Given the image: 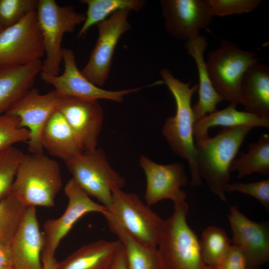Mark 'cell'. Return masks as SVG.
I'll return each instance as SVG.
<instances>
[{
    "instance_id": "cell-22",
    "label": "cell",
    "mask_w": 269,
    "mask_h": 269,
    "mask_svg": "<svg viewBox=\"0 0 269 269\" xmlns=\"http://www.w3.org/2000/svg\"><path fill=\"white\" fill-rule=\"evenodd\" d=\"M43 148L66 163L83 152L63 115L57 110L48 119L41 134Z\"/></svg>"
},
{
    "instance_id": "cell-41",
    "label": "cell",
    "mask_w": 269,
    "mask_h": 269,
    "mask_svg": "<svg viewBox=\"0 0 269 269\" xmlns=\"http://www.w3.org/2000/svg\"><path fill=\"white\" fill-rule=\"evenodd\" d=\"M4 28L1 26V25L0 24V33L2 31V30Z\"/></svg>"
},
{
    "instance_id": "cell-15",
    "label": "cell",
    "mask_w": 269,
    "mask_h": 269,
    "mask_svg": "<svg viewBox=\"0 0 269 269\" xmlns=\"http://www.w3.org/2000/svg\"><path fill=\"white\" fill-rule=\"evenodd\" d=\"M160 4L166 30L179 40L200 35L214 17L207 0H161Z\"/></svg>"
},
{
    "instance_id": "cell-35",
    "label": "cell",
    "mask_w": 269,
    "mask_h": 269,
    "mask_svg": "<svg viewBox=\"0 0 269 269\" xmlns=\"http://www.w3.org/2000/svg\"><path fill=\"white\" fill-rule=\"evenodd\" d=\"M214 268L216 269H249L244 253L239 247L233 245H231L226 254Z\"/></svg>"
},
{
    "instance_id": "cell-18",
    "label": "cell",
    "mask_w": 269,
    "mask_h": 269,
    "mask_svg": "<svg viewBox=\"0 0 269 269\" xmlns=\"http://www.w3.org/2000/svg\"><path fill=\"white\" fill-rule=\"evenodd\" d=\"M36 207H26L10 244L14 269H42L44 245Z\"/></svg>"
},
{
    "instance_id": "cell-2",
    "label": "cell",
    "mask_w": 269,
    "mask_h": 269,
    "mask_svg": "<svg viewBox=\"0 0 269 269\" xmlns=\"http://www.w3.org/2000/svg\"><path fill=\"white\" fill-rule=\"evenodd\" d=\"M253 128L250 126L224 128L215 136L195 143L198 172L209 189L223 201L227 200L225 189L230 179L232 162Z\"/></svg>"
},
{
    "instance_id": "cell-38",
    "label": "cell",
    "mask_w": 269,
    "mask_h": 269,
    "mask_svg": "<svg viewBox=\"0 0 269 269\" xmlns=\"http://www.w3.org/2000/svg\"><path fill=\"white\" fill-rule=\"evenodd\" d=\"M42 269H57V263L55 253L42 251L41 255Z\"/></svg>"
},
{
    "instance_id": "cell-30",
    "label": "cell",
    "mask_w": 269,
    "mask_h": 269,
    "mask_svg": "<svg viewBox=\"0 0 269 269\" xmlns=\"http://www.w3.org/2000/svg\"><path fill=\"white\" fill-rule=\"evenodd\" d=\"M23 154L14 146L0 151V201L11 192L17 169Z\"/></svg>"
},
{
    "instance_id": "cell-19",
    "label": "cell",
    "mask_w": 269,
    "mask_h": 269,
    "mask_svg": "<svg viewBox=\"0 0 269 269\" xmlns=\"http://www.w3.org/2000/svg\"><path fill=\"white\" fill-rule=\"evenodd\" d=\"M239 104L246 112L269 119V67L257 61L245 71L241 81Z\"/></svg>"
},
{
    "instance_id": "cell-34",
    "label": "cell",
    "mask_w": 269,
    "mask_h": 269,
    "mask_svg": "<svg viewBox=\"0 0 269 269\" xmlns=\"http://www.w3.org/2000/svg\"><path fill=\"white\" fill-rule=\"evenodd\" d=\"M238 191L249 194L258 200L266 209L269 211V179L250 182L229 183L226 192Z\"/></svg>"
},
{
    "instance_id": "cell-11",
    "label": "cell",
    "mask_w": 269,
    "mask_h": 269,
    "mask_svg": "<svg viewBox=\"0 0 269 269\" xmlns=\"http://www.w3.org/2000/svg\"><path fill=\"white\" fill-rule=\"evenodd\" d=\"M62 58L64 69L61 75L40 73L41 79L53 86L54 90L61 98L105 99L121 103L126 95L149 86L117 91L105 90L90 82L82 74L77 67L75 56L71 49L63 48Z\"/></svg>"
},
{
    "instance_id": "cell-10",
    "label": "cell",
    "mask_w": 269,
    "mask_h": 269,
    "mask_svg": "<svg viewBox=\"0 0 269 269\" xmlns=\"http://www.w3.org/2000/svg\"><path fill=\"white\" fill-rule=\"evenodd\" d=\"M131 10H119L96 25L98 36L89 60L81 70L82 74L98 87L107 80L112 66L115 48L122 35L129 30L128 20Z\"/></svg>"
},
{
    "instance_id": "cell-39",
    "label": "cell",
    "mask_w": 269,
    "mask_h": 269,
    "mask_svg": "<svg viewBox=\"0 0 269 269\" xmlns=\"http://www.w3.org/2000/svg\"><path fill=\"white\" fill-rule=\"evenodd\" d=\"M206 269H216L213 267L207 266L206 268Z\"/></svg>"
},
{
    "instance_id": "cell-28",
    "label": "cell",
    "mask_w": 269,
    "mask_h": 269,
    "mask_svg": "<svg viewBox=\"0 0 269 269\" xmlns=\"http://www.w3.org/2000/svg\"><path fill=\"white\" fill-rule=\"evenodd\" d=\"M200 245L204 263L206 266L214 267L228 251L231 241L225 230L211 226L203 232Z\"/></svg>"
},
{
    "instance_id": "cell-31",
    "label": "cell",
    "mask_w": 269,
    "mask_h": 269,
    "mask_svg": "<svg viewBox=\"0 0 269 269\" xmlns=\"http://www.w3.org/2000/svg\"><path fill=\"white\" fill-rule=\"evenodd\" d=\"M29 137V131L20 126L18 118L5 113L0 115V151L15 143L27 142Z\"/></svg>"
},
{
    "instance_id": "cell-32",
    "label": "cell",
    "mask_w": 269,
    "mask_h": 269,
    "mask_svg": "<svg viewBox=\"0 0 269 269\" xmlns=\"http://www.w3.org/2000/svg\"><path fill=\"white\" fill-rule=\"evenodd\" d=\"M37 3L36 0H0V24L4 29L13 25L36 10Z\"/></svg>"
},
{
    "instance_id": "cell-16",
    "label": "cell",
    "mask_w": 269,
    "mask_h": 269,
    "mask_svg": "<svg viewBox=\"0 0 269 269\" xmlns=\"http://www.w3.org/2000/svg\"><path fill=\"white\" fill-rule=\"evenodd\" d=\"M57 110L63 115L82 151L97 148L104 111L98 100L62 98Z\"/></svg>"
},
{
    "instance_id": "cell-13",
    "label": "cell",
    "mask_w": 269,
    "mask_h": 269,
    "mask_svg": "<svg viewBox=\"0 0 269 269\" xmlns=\"http://www.w3.org/2000/svg\"><path fill=\"white\" fill-rule=\"evenodd\" d=\"M64 192L68 199L65 210L59 217L48 219L44 224L42 251L55 253L61 240L85 214L97 212L104 216L108 212L104 206L91 199L72 178L66 183Z\"/></svg>"
},
{
    "instance_id": "cell-29",
    "label": "cell",
    "mask_w": 269,
    "mask_h": 269,
    "mask_svg": "<svg viewBox=\"0 0 269 269\" xmlns=\"http://www.w3.org/2000/svg\"><path fill=\"white\" fill-rule=\"evenodd\" d=\"M26 207L12 192L0 201V243L10 245Z\"/></svg>"
},
{
    "instance_id": "cell-23",
    "label": "cell",
    "mask_w": 269,
    "mask_h": 269,
    "mask_svg": "<svg viewBox=\"0 0 269 269\" xmlns=\"http://www.w3.org/2000/svg\"><path fill=\"white\" fill-rule=\"evenodd\" d=\"M121 246L119 240L85 245L57 263V269H108Z\"/></svg>"
},
{
    "instance_id": "cell-17",
    "label": "cell",
    "mask_w": 269,
    "mask_h": 269,
    "mask_svg": "<svg viewBox=\"0 0 269 269\" xmlns=\"http://www.w3.org/2000/svg\"><path fill=\"white\" fill-rule=\"evenodd\" d=\"M232 232V245L244 253L249 269H259L269 260V228L266 223L253 221L237 206L228 215Z\"/></svg>"
},
{
    "instance_id": "cell-27",
    "label": "cell",
    "mask_w": 269,
    "mask_h": 269,
    "mask_svg": "<svg viewBox=\"0 0 269 269\" xmlns=\"http://www.w3.org/2000/svg\"><path fill=\"white\" fill-rule=\"evenodd\" d=\"M87 5L85 19L77 33V37L84 36L94 25L101 22L121 10L129 9L139 11L145 4L143 0H82Z\"/></svg>"
},
{
    "instance_id": "cell-3",
    "label": "cell",
    "mask_w": 269,
    "mask_h": 269,
    "mask_svg": "<svg viewBox=\"0 0 269 269\" xmlns=\"http://www.w3.org/2000/svg\"><path fill=\"white\" fill-rule=\"evenodd\" d=\"M62 187L59 163L43 152L23 154L11 192L26 207H52Z\"/></svg>"
},
{
    "instance_id": "cell-6",
    "label": "cell",
    "mask_w": 269,
    "mask_h": 269,
    "mask_svg": "<svg viewBox=\"0 0 269 269\" xmlns=\"http://www.w3.org/2000/svg\"><path fill=\"white\" fill-rule=\"evenodd\" d=\"M35 11L46 56L40 73L58 75L63 36L73 32L78 24L83 23L85 14L78 12L72 5L61 6L54 0H38Z\"/></svg>"
},
{
    "instance_id": "cell-9",
    "label": "cell",
    "mask_w": 269,
    "mask_h": 269,
    "mask_svg": "<svg viewBox=\"0 0 269 269\" xmlns=\"http://www.w3.org/2000/svg\"><path fill=\"white\" fill-rule=\"evenodd\" d=\"M44 55L35 10L0 33V68L24 65Z\"/></svg>"
},
{
    "instance_id": "cell-8",
    "label": "cell",
    "mask_w": 269,
    "mask_h": 269,
    "mask_svg": "<svg viewBox=\"0 0 269 269\" xmlns=\"http://www.w3.org/2000/svg\"><path fill=\"white\" fill-rule=\"evenodd\" d=\"M66 164L79 186L108 210L112 205L113 190L125 185V178L111 167L100 148L84 151Z\"/></svg>"
},
{
    "instance_id": "cell-21",
    "label": "cell",
    "mask_w": 269,
    "mask_h": 269,
    "mask_svg": "<svg viewBox=\"0 0 269 269\" xmlns=\"http://www.w3.org/2000/svg\"><path fill=\"white\" fill-rule=\"evenodd\" d=\"M42 64L38 60L24 65L0 68V115L31 89Z\"/></svg>"
},
{
    "instance_id": "cell-7",
    "label": "cell",
    "mask_w": 269,
    "mask_h": 269,
    "mask_svg": "<svg viewBox=\"0 0 269 269\" xmlns=\"http://www.w3.org/2000/svg\"><path fill=\"white\" fill-rule=\"evenodd\" d=\"M220 41V46L209 54L207 71L214 88L224 101L237 106L243 75L259 59L256 53L242 50L235 43Z\"/></svg>"
},
{
    "instance_id": "cell-1",
    "label": "cell",
    "mask_w": 269,
    "mask_h": 269,
    "mask_svg": "<svg viewBox=\"0 0 269 269\" xmlns=\"http://www.w3.org/2000/svg\"><path fill=\"white\" fill-rule=\"evenodd\" d=\"M162 81L172 94L176 104L174 116L168 117L162 129V134L175 154L187 161L190 172V184L200 186L202 184L195 161L193 127L196 122L191 100L198 91V85L190 86L191 81L185 83L174 77L167 68L160 71Z\"/></svg>"
},
{
    "instance_id": "cell-25",
    "label": "cell",
    "mask_w": 269,
    "mask_h": 269,
    "mask_svg": "<svg viewBox=\"0 0 269 269\" xmlns=\"http://www.w3.org/2000/svg\"><path fill=\"white\" fill-rule=\"evenodd\" d=\"M110 229L122 244L128 269H164L157 248L140 244L120 229Z\"/></svg>"
},
{
    "instance_id": "cell-26",
    "label": "cell",
    "mask_w": 269,
    "mask_h": 269,
    "mask_svg": "<svg viewBox=\"0 0 269 269\" xmlns=\"http://www.w3.org/2000/svg\"><path fill=\"white\" fill-rule=\"evenodd\" d=\"M247 152H240V157L235 159L230 171H237L238 178L259 173L269 175V135L262 134L256 142L249 145Z\"/></svg>"
},
{
    "instance_id": "cell-12",
    "label": "cell",
    "mask_w": 269,
    "mask_h": 269,
    "mask_svg": "<svg viewBox=\"0 0 269 269\" xmlns=\"http://www.w3.org/2000/svg\"><path fill=\"white\" fill-rule=\"evenodd\" d=\"M61 98L55 90L42 94L37 89L31 88L5 113L18 118L20 126L29 131L26 142L30 153L43 152V129L57 110Z\"/></svg>"
},
{
    "instance_id": "cell-24",
    "label": "cell",
    "mask_w": 269,
    "mask_h": 269,
    "mask_svg": "<svg viewBox=\"0 0 269 269\" xmlns=\"http://www.w3.org/2000/svg\"><path fill=\"white\" fill-rule=\"evenodd\" d=\"M237 106L230 104L225 109L208 114L195 122L193 127V136L196 142L209 138V129L213 127L225 128L239 126H250L253 128L269 127V119L260 118L246 111H238Z\"/></svg>"
},
{
    "instance_id": "cell-40",
    "label": "cell",
    "mask_w": 269,
    "mask_h": 269,
    "mask_svg": "<svg viewBox=\"0 0 269 269\" xmlns=\"http://www.w3.org/2000/svg\"><path fill=\"white\" fill-rule=\"evenodd\" d=\"M0 269H14L13 268H1L0 267Z\"/></svg>"
},
{
    "instance_id": "cell-37",
    "label": "cell",
    "mask_w": 269,
    "mask_h": 269,
    "mask_svg": "<svg viewBox=\"0 0 269 269\" xmlns=\"http://www.w3.org/2000/svg\"><path fill=\"white\" fill-rule=\"evenodd\" d=\"M108 269H128L125 252L122 244Z\"/></svg>"
},
{
    "instance_id": "cell-33",
    "label": "cell",
    "mask_w": 269,
    "mask_h": 269,
    "mask_svg": "<svg viewBox=\"0 0 269 269\" xmlns=\"http://www.w3.org/2000/svg\"><path fill=\"white\" fill-rule=\"evenodd\" d=\"M213 16H224L250 12L258 7L260 0H207Z\"/></svg>"
},
{
    "instance_id": "cell-36",
    "label": "cell",
    "mask_w": 269,
    "mask_h": 269,
    "mask_svg": "<svg viewBox=\"0 0 269 269\" xmlns=\"http://www.w3.org/2000/svg\"><path fill=\"white\" fill-rule=\"evenodd\" d=\"M13 256L10 245L0 243V267L13 268Z\"/></svg>"
},
{
    "instance_id": "cell-5",
    "label": "cell",
    "mask_w": 269,
    "mask_h": 269,
    "mask_svg": "<svg viewBox=\"0 0 269 269\" xmlns=\"http://www.w3.org/2000/svg\"><path fill=\"white\" fill-rule=\"evenodd\" d=\"M104 216L110 229H120L140 244L157 248L164 220L135 193L113 190L111 206Z\"/></svg>"
},
{
    "instance_id": "cell-20",
    "label": "cell",
    "mask_w": 269,
    "mask_h": 269,
    "mask_svg": "<svg viewBox=\"0 0 269 269\" xmlns=\"http://www.w3.org/2000/svg\"><path fill=\"white\" fill-rule=\"evenodd\" d=\"M207 42L203 36L199 35L186 41L185 47L194 59L199 77V98L192 107L196 121L217 110L216 106L224 101L214 88L210 80L204 57Z\"/></svg>"
},
{
    "instance_id": "cell-14",
    "label": "cell",
    "mask_w": 269,
    "mask_h": 269,
    "mask_svg": "<svg viewBox=\"0 0 269 269\" xmlns=\"http://www.w3.org/2000/svg\"><path fill=\"white\" fill-rule=\"evenodd\" d=\"M139 164L145 176L144 198L147 205H154L164 199L171 200L174 204L185 201L186 193L181 188L188 180L182 163L161 164L142 155Z\"/></svg>"
},
{
    "instance_id": "cell-4",
    "label": "cell",
    "mask_w": 269,
    "mask_h": 269,
    "mask_svg": "<svg viewBox=\"0 0 269 269\" xmlns=\"http://www.w3.org/2000/svg\"><path fill=\"white\" fill-rule=\"evenodd\" d=\"M189 206L183 201L174 204V211L164 220L157 248L164 269H206L200 240L187 222Z\"/></svg>"
}]
</instances>
